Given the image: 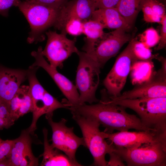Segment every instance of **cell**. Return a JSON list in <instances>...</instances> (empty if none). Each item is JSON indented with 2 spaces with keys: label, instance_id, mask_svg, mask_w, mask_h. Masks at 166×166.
I'll return each mask as SVG.
<instances>
[{
  "label": "cell",
  "instance_id": "obj_17",
  "mask_svg": "<svg viewBox=\"0 0 166 166\" xmlns=\"http://www.w3.org/2000/svg\"><path fill=\"white\" fill-rule=\"evenodd\" d=\"M27 78V70L0 66V99L9 103Z\"/></svg>",
  "mask_w": 166,
  "mask_h": 166
},
{
  "label": "cell",
  "instance_id": "obj_28",
  "mask_svg": "<svg viewBox=\"0 0 166 166\" xmlns=\"http://www.w3.org/2000/svg\"><path fill=\"white\" fill-rule=\"evenodd\" d=\"M147 0L144 3L142 9L144 21L147 22L160 23L161 18L153 13Z\"/></svg>",
  "mask_w": 166,
  "mask_h": 166
},
{
  "label": "cell",
  "instance_id": "obj_7",
  "mask_svg": "<svg viewBox=\"0 0 166 166\" xmlns=\"http://www.w3.org/2000/svg\"><path fill=\"white\" fill-rule=\"evenodd\" d=\"M121 29L105 33L101 38L92 40L84 38L82 49L99 64L102 68L111 58L115 56L122 46L131 39V35Z\"/></svg>",
  "mask_w": 166,
  "mask_h": 166
},
{
  "label": "cell",
  "instance_id": "obj_12",
  "mask_svg": "<svg viewBox=\"0 0 166 166\" xmlns=\"http://www.w3.org/2000/svg\"><path fill=\"white\" fill-rule=\"evenodd\" d=\"M103 135L116 148L130 149L138 148L144 144L156 142H166V136L152 131H120L107 133Z\"/></svg>",
  "mask_w": 166,
  "mask_h": 166
},
{
  "label": "cell",
  "instance_id": "obj_5",
  "mask_svg": "<svg viewBox=\"0 0 166 166\" xmlns=\"http://www.w3.org/2000/svg\"><path fill=\"white\" fill-rule=\"evenodd\" d=\"M79 58L76 77V86L79 92L80 104H91L99 101L96 93L99 83L100 65L98 62L84 51L79 50ZM79 104V105H80Z\"/></svg>",
  "mask_w": 166,
  "mask_h": 166
},
{
  "label": "cell",
  "instance_id": "obj_19",
  "mask_svg": "<svg viewBox=\"0 0 166 166\" xmlns=\"http://www.w3.org/2000/svg\"><path fill=\"white\" fill-rule=\"evenodd\" d=\"M44 151L41 155L43 159L41 166H82L77 161L70 159L61 151L50 144L48 140V131L46 128L43 129Z\"/></svg>",
  "mask_w": 166,
  "mask_h": 166
},
{
  "label": "cell",
  "instance_id": "obj_6",
  "mask_svg": "<svg viewBox=\"0 0 166 166\" xmlns=\"http://www.w3.org/2000/svg\"><path fill=\"white\" fill-rule=\"evenodd\" d=\"M72 115V118L81 129L85 147L89 149L93 157L92 165L107 166L106 155L112 151L114 147L105 140L102 132L99 129L100 124L90 117L75 114Z\"/></svg>",
  "mask_w": 166,
  "mask_h": 166
},
{
  "label": "cell",
  "instance_id": "obj_30",
  "mask_svg": "<svg viewBox=\"0 0 166 166\" xmlns=\"http://www.w3.org/2000/svg\"><path fill=\"white\" fill-rule=\"evenodd\" d=\"M153 13L161 18L166 14L165 5L162 2L157 0H147Z\"/></svg>",
  "mask_w": 166,
  "mask_h": 166
},
{
  "label": "cell",
  "instance_id": "obj_31",
  "mask_svg": "<svg viewBox=\"0 0 166 166\" xmlns=\"http://www.w3.org/2000/svg\"><path fill=\"white\" fill-rule=\"evenodd\" d=\"M21 0H0V15L7 17L10 9L13 6L17 7Z\"/></svg>",
  "mask_w": 166,
  "mask_h": 166
},
{
  "label": "cell",
  "instance_id": "obj_24",
  "mask_svg": "<svg viewBox=\"0 0 166 166\" xmlns=\"http://www.w3.org/2000/svg\"><path fill=\"white\" fill-rule=\"evenodd\" d=\"M132 51L135 61H152L157 56L152 54L150 49L138 41L136 38H133Z\"/></svg>",
  "mask_w": 166,
  "mask_h": 166
},
{
  "label": "cell",
  "instance_id": "obj_20",
  "mask_svg": "<svg viewBox=\"0 0 166 166\" xmlns=\"http://www.w3.org/2000/svg\"><path fill=\"white\" fill-rule=\"evenodd\" d=\"M9 106L12 118L14 121L25 114L32 112V102L29 85L21 86L10 101Z\"/></svg>",
  "mask_w": 166,
  "mask_h": 166
},
{
  "label": "cell",
  "instance_id": "obj_15",
  "mask_svg": "<svg viewBox=\"0 0 166 166\" xmlns=\"http://www.w3.org/2000/svg\"><path fill=\"white\" fill-rule=\"evenodd\" d=\"M28 128L22 130L20 136L13 140L10 156V166H37L38 158L34 155L31 148L32 140Z\"/></svg>",
  "mask_w": 166,
  "mask_h": 166
},
{
  "label": "cell",
  "instance_id": "obj_2",
  "mask_svg": "<svg viewBox=\"0 0 166 166\" xmlns=\"http://www.w3.org/2000/svg\"><path fill=\"white\" fill-rule=\"evenodd\" d=\"M110 100L114 104L133 110L145 127L166 136V97Z\"/></svg>",
  "mask_w": 166,
  "mask_h": 166
},
{
  "label": "cell",
  "instance_id": "obj_1",
  "mask_svg": "<svg viewBox=\"0 0 166 166\" xmlns=\"http://www.w3.org/2000/svg\"><path fill=\"white\" fill-rule=\"evenodd\" d=\"M98 102L94 104L70 106L68 109L72 114L95 120L105 128L104 132L106 133H112L114 130L128 131L131 129L152 131L145 127L136 115L128 113L125 108L111 102L107 93L101 94V99Z\"/></svg>",
  "mask_w": 166,
  "mask_h": 166
},
{
  "label": "cell",
  "instance_id": "obj_32",
  "mask_svg": "<svg viewBox=\"0 0 166 166\" xmlns=\"http://www.w3.org/2000/svg\"><path fill=\"white\" fill-rule=\"evenodd\" d=\"M120 0H90L95 10L116 7Z\"/></svg>",
  "mask_w": 166,
  "mask_h": 166
},
{
  "label": "cell",
  "instance_id": "obj_29",
  "mask_svg": "<svg viewBox=\"0 0 166 166\" xmlns=\"http://www.w3.org/2000/svg\"><path fill=\"white\" fill-rule=\"evenodd\" d=\"M13 140H4L0 137V160L10 158Z\"/></svg>",
  "mask_w": 166,
  "mask_h": 166
},
{
  "label": "cell",
  "instance_id": "obj_21",
  "mask_svg": "<svg viewBox=\"0 0 166 166\" xmlns=\"http://www.w3.org/2000/svg\"><path fill=\"white\" fill-rule=\"evenodd\" d=\"M152 61H137L132 64L130 71L132 84L137 85L151 79L154 72Z\"/></svg>",
  "mask_w": 166,
  "mask_h": 166
},
{
  "label": "cell",
  "instance_id": "obj_36",
  "mask_svg": "<svg viewBox=\"0 0 166 166\" xmlns=\"http://www.w3.org/2000/svg\"><path fill=\"white\" fill-rule=\"evenodd\" d=\"M0 166H10V158L0 160Z\"/></svg>",
  "mask_w": 166,
  "mask_h": 166
},
{
  "label": "cell",
  "instance_id": "obj_27",
  "mask_svg": "<svg viewBox=\"0 0 166 166\" xmlns=\"http://www.w3.org/2000/svg\"><path fill=\"white\" fill-rule=\"evenodd\" d=\"M14 122L12 118L8 104L0 99V130L9 128Z\"/></svg>",
  "mask_w": 166,
  "mask_h": 166
},
{
  "label": "cell",
  "instance_id": "obj_4",
  "mask_svg": "<svg viewBox=\"0 0 166 166\" xmlns=\"http://www.w3.org/2000/svg\"><path fill=\"white\" fill-rule=\"evenodd\" d=\"M38 68L31 65L27 69V78L33 106L32 122L28 128L33 135L37 129V122L40 117L44 114H53V112L57 109H68L69 107L65 101L60 102L41 85L36 76Z\"/></svg>",
  "mask_w": 166,
  "mask_h": 166
},
{
  "label": "cell",
  "instance_id": "obj_34",
  "mask_svg": "<svg viewBox=\"0 0 166 166\" xmlns=\"http://www.w3.org/2000/svg\"><path fill=\"white\" fill-rule=\"evenodd\" d=\"M42 5L52 7L60 9L69 0H30Z\"/></svg>",
  "mask_w": 166,
  "mask_h": 166
},
{
  "label": "cell",
  "instance_id": "obj_9",
  "mask_svg": "<svg viewBox=\"0 0 166 166\" xmlns=\"http://www.w3.org/2000/svg\"><path fill=\"white\" fill-rule=\"evenodd\" d=\"M133 38L116 59L111 69L103 81L108 95L115 97L121 94L130 72L132 63L135 61L132 51Z\"/></svg>",
  "mask_w": 166,
  "mask_h": 166
},
{
  "label": "cell",
  "instance_id": "obj_26",
  "mask_svg": "<svg viewBox=\"0 0 166 166\" xmlns=\"http://www.w3.org/2000/svg\"><path fill=\"white\" fill-rule=\"evenodd\" d=\"M139 36V41L149 48L158 44L160 39L158 32L152 27L146 29Z\"/></svg>",
  "mask_w": 166,
  "mask_h": 166
},
{
  "label": "cell",
  "instance_id": "obj_35",
  "mask_svg": "<svg viewBox=\"0 0 166 166\" xmlns=\"http://www.w3.org/2000/svg\"><path fill=\"white\" fill-rule=\"evenodd\" d=\"M108 154L109 155L110 159L109 161H108L107 166H125L123 162V161L120 156L114 152L113 150Z\"/></svg>",
  "mask_w": 166,
  "mask_h": 166
},
{
  "label": "cell",
  "instance_id": "obj_14",
  "mask_svg": "<svg viewBox=\"0 0 166 166\" xmlns=\"http://www.w3.org/2000/svg\"><path fill=\"white\" fill-rule=\"evenodd\" d=\"M109 97L113 100L166 97V76L154 72L148 81L137 85L132 89L124 92L117 97Z\"/></svg>",
  "mask_w": 166,
  "mask_h": 166
},
{
  "label": "cell",
  "instance_id": "obj_16",
  "mask_svg": "<svg viewBox=\"0 0 166 166\" xmlns=\"http://www.w3.org/2000/svg\"><path fill=\"white\" fill-rule=\"evenodd\" d=\"M95 10L90 0H69L60 9L53 26L59 30L71 18H77L83 22L88 20Z\"/></svg>",
  "mask_w": 166,
  "mask_h": 166
},
{
  "label": "cell",
  "instance_id": "obj_11",
  "mask_svg": "<svg viewBox=\"0 0 166 166\" xmlns=\"http://www.w3.org/2000/svg\"><path fill=\"white\" fill-rule=\"evenodd\" d=\"M47 40L42 53L52 67L61 68L63 62L73 53L79 51L76 46V39H68L66 34L49 30L46 32Z\"/></svg>",
  "mask_w": 166,
  "mask_h": 166
},
{
  "label": "cell",
  "instance_id": "obj_25",
  "mask_svg": "<svg viewBox=\"0 0 166 166\" xmlns=\"http://www.w3.org/2000/svg\"><path fill=\"white\" fill-rule=\"evenodd\" d=\"M83 21L77 18H71L67 20L59 30L61 33L78 36L83 34Z\"/></svg>",
  "mask_w": 166,
  "mask_h": 166
},
{
  "label": "cell",
  "instance_id": "obj_18",
  "mask_svg": "<svg viewBox=\"0 0 166 166\" xmlns=\"http://www.w3.org/2000/svg\"><path fill=\"white\" fill-rule=\"evenodd\" d=\"M91 19L99 22L104 29H121L127 31L131 28L116 7L97 9Z\"/></svg>",
  "mask_w": 166,
  "mask_h": 166
},
{
  "label": "cell",
  "instance_id": "obj_37",
  "mask_svg": "<svg viewBox=\"0 0 166 166\" xmlns=\"http://www.w3.org/2000/svg\"><path fill=\"white\" fill-rule=\"evenodd\" d=\"M158 0L160 2H162V1H164L165 0Z\"/></svg>",
  "mask_w": 166,
  "mask_h": 166
},
{
  "label": "cell",
  "instance_id": "obj_33",
  "mask_svg": "<svg viewBox=\"0 0 166 166\" xmlns=\"http://www.w3.org/2000/svg\"><path fill=\"white\" fill-rule=\"evenodd\" d=\"M160 23L161 25L160 29V39L158 45L156 50H158L164 48L166 44V15L161 18Z\"/></svg>",
  "mask_w": 166,
  "mask_h": 166
},
{
  "label": "cell",
  "instance_id": "obj_13",
  "mask_svg": "<svg viewBox=\"0 0 166 166\" xmlns=\"http://www.w3.org/2000/svg\"><path fill=\"white\" fill-rule=\"evenodd\" d=\"M42 47L39 46L37 51L31 53V56L35 59L31 66L41 67L47 73L66 98L67 102L70 106L79 105V94L76 85L47 62L42 53Z\"/></svg>",
  "mask_w": 166,
  "mask_h": 166
},
{
  "label": "cell",
  "instance_id": "obj_22",
  "mask_svg": "<svg viewBox=\"0 0 166 166\" xmlns=\"http://www.w3.org/2000/svg\"><path fill=\"white\" fill-rule=\"evenodd\" d=\"M146 0H120L116 7L131 27Z\"/></svg>",
  "mask_w": 166,
  "mask_h": 166
},
{
  "label": "cell",
  "instance_id": "obj_10",
  "mask_svg": "<svg viewBox=\"0 0 166 166\" xmlns=\"http://www.w3.org/2000/svg\"><path fill=\"white\" fill-rule=\"evenodd\" d=\"M53 114L46 115L45 117L51 126L52 131V145L64 152L70 159L77 161L76 151L80 146L85 147L83 137L76 135L73 132V127H68L66 125L67 120L61 119L59 122L53 120Z\"/></svg>",
  "mask_w": 166,
  "mask_h": 166
},
{
  "label": "cell",
  "instance_id": "obj_23",
  "mask_svg": "<svg viewBox=\"0 0 166 166\" xmlns=\"http://www.w3.org/2000/svg\"><path fill=\"white\" fill-rule=\"evenodd\" d=\"M104 29L100 23L91 19L83 23V34L89 40H96L102 37L104 34Z\"/></svg>",
  "mask_w": 166,
  "mask_h": 166
},
{
  "label": "cell",
  "instance_id": "obj_3",
  "mask_svg": "<svg viewBox=\"0 0 166 166\" xmlns=\"http://www.w3.org/2000/svg\"><path fill=\"white\" fill-rule=\"evenodd\" d=\"M17 7L29 24L30 31L27 41L28 43H37L45 39L44 33L53 26L59 10L30 0H21Z\"/></svg>",
  "mask_w": 166,
  "mask_h": 166
},
{
  "label": "cell",
  "instance_id": "obj_8",
  "mask_svg": "<svg viewBox=\"0 0 166 166\" xmlns=\"http://www.w3.org/2000/svg\"><path fill=\"white\" fill-rule=\"evenodd\" d=\"M113 150L128 166L166 165V142L158 141L145 144L130 149L114 146Z\"/></svg>",
  "mask_w": 166,
  "mask_h": 166
}]
</instances>
